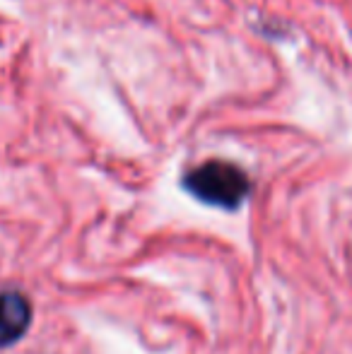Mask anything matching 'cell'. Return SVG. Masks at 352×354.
<instances>
[{
  "mask_svg": "<svg viewBox=\"0 0 352 354\" xmlns=\"http://www.w3.org/2000/svg\"><path fill=\"white\" fill-rule=\"evenodd\" d=\"M181 186L196 201L212 207H222V210H237L251 191V181L244 169L230 162H220V159L191 169L183 176Z\"/></svg>",
  "mask_w": 352,
  "mask_h": 354,
  "instance_id": "6da1fadb",
  "label": "cell"
},
{
  "mask_svg": "<svg viewBox=\"0 0 352 354\" xmlns=\"http://www.w3.org/2000/svg\"><path fill=\"white\" fill-rule=\"evenodd\" d=\"M32 323L29 301L19 294H0V347L12 345Z\"/></svg>",
  "mask_w": 352,
  "mask_h": 354,
  "instance_id": "7a4b0ae2",
  "label": "cell"
}]
</instances>
